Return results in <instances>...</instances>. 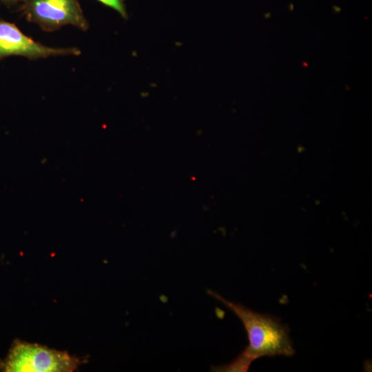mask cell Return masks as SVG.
<instances>
[{"instance_id":"obj_1","label":"cell","mask_w":372,"mask_h":372,"mask_svg":"<svg viewBox=\"0 0 372 372\" xmlns=\"http://www.w3.org/2000/svg\"><path fill=\"white\" fill-rule=\"evenodd\" d=\"M207 293L221 302L241 321L249 344L232 362L213 367L215 371H247L251 362L265 356H291L294 354L288 327L276 317L255 312L242 304L226 300L210 289Z\"/></svg>"},{"instance_id":"obj_2","label":"cell","mask_w":372,"mask_h":372,"mask_svg":"<svg viewBox=\"0 0 372 372\" xmlns=\"http://www.w3.org/2000/svg\"><path fill=\"white\" fill-rule=\"evenodd\" d=\"M83 362L67 352L17 339L7 356L0 360V371L71 372Z\"/></svg>"},{"instance_id":"obj_3","label":"cell","mask_w":372,"mask_h":372,"mask_svg":"<svg viewBox=\"0 0 372 372\" xmlns=\"http://www.w3.org/2000/svg\"><path fill=\"white\" fill-rule=\"evenodd\" d=\"M22 10L26 19L50 32L65 25L86 30L88 23L78 0H25Z\"/></svg>"},{"instance_id":"obj_4","label":"cell","mask_w":372,"mask_h":372,"mask_svg":"<svg viewBox=\"0 0 372 372\" xmlns=\"http://www.w3.org/2000/svg\"><path fill=\"white\" fill-rule=\"evenodd\" d=\"M76 48H50L33 41L13 23L0 20V58L20 55L30 59L59 55H79Z\"/></svg>"},{"instance_id":"obj_5","label":"cell","mask_w":372,"mask_h":372,"mask_svg":"<svg viewBox=\"0 0 372 372\" xmlns=\"http://www.w3.org/2000/svg\"><path fill=\"white\" fill-rule=\"evenodd\" d=\"M103 4L116 10L123 17H127L125 0H97Z\"/></svg>"},{"instance_id":"obj_6","label":"cell","mask_w":372,"mask_h":372,"mask_svg":"<svg viewBox=\"0 0 372 372\" xmlns=\"http://www.w3.org/2000/svg\"><path fill=\"white\" fill-rule=\"evenodd\" d=\"M4 2H6V3H16V2H18L19 1H22V0H1Z\"/></svg>"}]
</instances>
